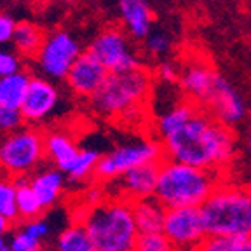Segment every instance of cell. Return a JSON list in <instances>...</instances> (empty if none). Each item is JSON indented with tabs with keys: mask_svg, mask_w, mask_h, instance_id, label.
Wrapping results in <instances>:
<instances>
[{
	"mask_svg": "<svg viewBox=\"0 0 251 251\" xmlns=\"http://www.w3.org/2000/svg\"><path fill=\"white\" fill-rule=\"evenodd\" d=\"M199 110L206 112L215 121L227 126L230 129L239 122H243L248 114L246 103H244V98L239 94V91L220 74L216 77V82L209 93L208 100L204 101V105Z\"/></svg>",
	"mask_w": 251,
	"mask_h": 251,
	"instance_id": "cell-12",
	"label": "cell"
},
{
	"mask_svg": "<svg viewBox=\"0 0 251 251\" xmlns=\"http://www.w3.org/2000/svg\"><path fill=\"white\" fill-rule=\"evenodd\" d=\"M0 251H11V250H9V248H7V246H5V248H4V250H0ZM40 251H42V250H40Z\"/></svg>",
	"mask_w": 251,
	"mask_h": 251,
	"instance_id": "cell-40",
	"label": "cell"
},
{
	"mask_svg": "<svg viewBox=\"0 0 251 251\" xmlns=\"http://www.w3.org/2000/svg\"><path fill=\"white\" fill-rule=\"evenodd\" d=\"M152 91V75L145 68L108 74L103 86L89 98L96 114L108 119H131Z\"/></svg>",
	"mask_w": 251,
	"mask_h": 251,
	"instance_id": "cell-5",
	"label": "cell"
},
{
	"mask_svg": "<svg viewBox=\"0 0 251 251\" xmlns=\"http://www.w3.org/2000/svg\"><path fill=\"white\" fill-rule=\"evenodd\" d=\"M164 159V150L159 140L141 138V140L124 141L121 145L110 149L108 152L101 153L94 169L93 180L105 185L121 178L131 169L145 164H161Z\"/></svg>",
	"mask_w": 251,
	"mask_h": 251,
	"instance_id": "cell-7",
	"label": "cell"
},
{
	"mask_svg": "<svg viewBox=\"0 0 251 251\" xmlns=\"http://www.w3.org/2000/svg\"><path fill=\"white\" fill-rule=\"evenodd\" d=\"M59 105H61V93L56 84L40 75H31L26 94L20 106L23 121L37 127L54 117L58 114Z\"/></svg>",
	"mask_w": 251,
	"mask_h": 251,
	"instance_id": "cell-11",
	"label": "cell"
},
{
	"mask_svg": "<svg viewBox=\"0 0 251 251\" xmlns=\"http://www.w3.org/2000/svg\"><path fill=\"white\" fill-rule=\"evenodd\" d=\"M101 152L98 149H78L72 168L67 171V183H86L94 176V169L98 164Z\"/></svg>",
	"mask_w": 251,
	"mask_h": 251,
	"instance_id": "cell-24",
	"label": "cell"
},
{
	"mask_svg": "<svg viewBox=\"0 0 251 251\" xmlns=\"http://www.w3.org/2000/svg\"><path fill=\"white\" fill-rule=\"evenodd\" d=\"M56 251H96L82 224H70L63 228L54 239Z\"/></svg>",
	"mask_w": 251,
	"mask_h": 251,
	"instance_id": "cell-25",
	"label": "cell"
},
{
	"mask_svg": "<svg viewBox=\"0 0 251 251\" xmlns=\"http://www.w3.org/2000/svg\"><path fill=\"white\" fill-rule=\"evenodd\" d=\"M119 18L126 35L134 40H143L153 28L155 14L149 0H119Z\"/></svg>",
	"mask_w": 251,
	"mask_h": 251,
	"instance_id": "cell-16",
	"label": "cell"
},
{
	"mask_svg": "<svg viewBox=\"0 0 251 251\" xmlns=\"http://www.w3.org/2000/svg\"><path fill=\"white\" fill-rule=\"evenodd\" d=\"M21 227L25 228V230L28 232V234L33 237V239H37L40 244L46 243L49 237H51V232H52V225L51 222L47 218H44V216H40V218H35L31 220V222H25Z\"/></svg>",
	"mask_w": 251,
	"mask_h": 251,
	"instance_id": "cell-32",
	"label": "cell"
},
{
	"mask_svg": "<svg viewBox=\"0 0 251 251\" xmlns=\"http://www.w3.org/2000/svg\"><path fill=\"white\" fill-rule=\"evenodd\" d=\"M28 181L44 211L54 208L67 188V176L56 168L37 169L31 176H28Z\"/></svg>",
	"mask_w": 251,
	"mask_h": 251,
	"instance_id": "cell-17",
	"label": "cell"
},
{
	"mask_svg": "<svg viewBox=\"0 0 251 251\" xmlns=\"http://www.w3.org/2000/svg\"><path fill=\"white\" fill-rule=\"evenodd\" d=\"M159 175V164H145L122 175L121 178L103 185L108 199H122L127 202L153 197Z\"/></svg>",
	"mask_w": 251,
	"mask_h": 251,
	"instance_id": "cell-13",
	"label": "cell"
},
{
	"mask_svg": "<svg viewBox=\"0 0 251 251\" xmlns=\"http://www.w3.org/2000/svg\"><path fill=\"white\" fill-rule=\"evenodd\" d=\"M143 46H145V51L149 56H152V58H164L173 49V37L166 30L152 28V31L143 39Z\"/></svg>",
	"mask_w": 251,
	"mask_h": 251,
	"instance_id": "cell-27",
	"label": "cell"
},
{
	"mask_svg": "<svg viewBox=\"0 0 251 251\" xmlns=\"http://www.w3.org/2000/svg\"><path fill=\"white\" fill-rule=\"evenodd\" d=\"M58 2L65 5H72V4H75V2H78V0H58Z\"/></svg>",
	"mask_w": 251,
	"mask_h": 251,
	"instance_id": "cell-38",
	"label": "cell"
},
{
	"mask_svg": "<svg viewBox=\"0 0 251 251\" xmlns=\"http://www.w3.org/2000/svg\"><path fill=\"white\" fill-rule=\"evenodd\" d=\"M5 244H7V243H5V237H0V250H4Z\"/></svg>",
	"mask_w": 251,
	"mask_h": 251,
	"instance_id": "cell-39",
	"label": "cell"
},
{
	"mask_svg": "<svg viewBox=\"0 0 251 251\" xmlns=\"http://www.w3.org/2000/svg\"><path fill=\"white\" fill-rule=\"evenodd\" d=\"M162 234L175 246V250H196L206 237L201 208L166 209L162 222Z\"/></svg>",
	"mask_w": 251,
	"mask_h": 251,
	"instance_id": "cell-10",
	"label": "cell"
},
{
	"mask_svg": "<svg viewBox=\"0 0 251 251\" xmlns=\"http://www.w3.org/2000/svg\"><path fill=\"white\" fill-rule=\"evenodd\" d=\"M11 251H40L42 250V244L37 239H33L23 227L16 228L11 232V237H9V243L5 244Z\"/></svg>",
	"mask_w": 251,
	"mask_h": 251,
	"instance_id": "cell-30",
	"label": "cell"
},
{
	"mask_svg": "<svg viewBox=\"0 0 251 251\" xmlns=\"http://www.w3.org/2000/svg\"><path fill=\"white\" fill-rule=\"evenodd\" d=\"M80 44L72 33L56 30L51 35L44 37V42L37 51L35 65L40 77L47 80H65L68 70L80 56Z\"/></svg>",
	"mask_w": 251,
	"mask_h": 251,
	"instance_id": "cell-9",
	"label": "cell"
},
{
	"mask_svg": "<svg viewBox=\"0 0 251 251\" xmlns=\"http://www.w3.org/2000/svg\"><path fill=\"white\" fill-rule=\"evenodd\" d=\"M180 70L181 68L178 67L175 61L164 59V61H161L157 65L155 74H157V78H159L162 84H166V86H175V84H178V80H180Z\"/></svg>",
	"mask_w": 251,
	"mask_h": 251,
	"instance_id": "cell-33",
	"label": "cell"
},
{
	"mask_svg": "<svg viewBox=\"0 0 251 251\" xmlns=\"http://www.w3.org/2000/svg\"><path fill=\"white\" fill-rule=\"evenodd\" d=\"M159 143L166 159L218 173L234 159L237 150L234 131L199 108L187 124Z\"/></svg>",
	"mask_w": 251,
	"mask_h": 251,
	"instance_id": "cell-1",
	"label": "cell"
},
{
	"mask_svg": "<svg viewBox=\"0 0 251 251\" xmlns=\"http://www.w3.org/2000/svg\"><path fill=\"white\" fill-rule=\"evenodd\" d=\"M131 209H133L134 224L140 234H155L162 230L166 208L155 197H147V199L131 202Z\"/></svg>",
	"mask_w": 251,
	"mask_h": 251,
	"instance_id": "cell-19",
	"label": "cell"
},
{
	"mask_svg": "<svg viewBox=\"0 0 251 251\" xmlns=\"http://www.w3.org/2000/svg\"><path fill=\"white\" fill-rule=\"evenodd\" d=\"M25 121L21 117L20 110L7 108L0 105V136H5L9 133H14L16 129L23 127Z\"/></svg>",
	"mask_w": 251,
	"mask_h": 251,
	"instance_id": "cell-31",
	"label": "cell"
},
{
	"mask_svg": "<svg viewBox=\"0 0 251 251\" xmlns=\"http://www.w3.org/2000/svg\"><path fill=\"white\" fill-rule=\"evenodd\" d=\"M106 77H108V72L103 68L101 63L86 51L80 52V56L75 59L65 80L74 94L80 98H91L103 86Z\"/></svg>",
	"mask_w": 251,
	"mask_h": 251,
	"instance_id": "cell-14",
	"label": "cell"
},
{
	"mask_svg": "<svg viewBox=\"0 0 251 251\" xmlns=\"http://www.w3.org/2000/svg\"><path fill=\"white\" fill-rule=\"evenodd\" d=\"M201 215L208 235L251 237V187L220 183Z\"/></svg>",
	"mask_w": 251,
	"mask_h": 251,
	"instance_id": "cell-4",
	"label": "cell"
},
{
	"mask_svg": "<svg viewBox=\"0 0 251 251\" xmlns=\"http://www.w3.org/2000/svg\"><path fill=\"white\" fill-rule=\"evenodd\" d=\"M133 251H176L175 246L166 239L162 232L155 234H140Z\"/></svg>",
	"mask_w": 251,
	"mask_h": 251,
	"instance_id": "cell-29",
	"label": "cell"
},
{
	"mask_svg": "<svg viewBox=\"0 0 251 251\" xmlns=\"http://www.w3.org/2000/svg\"><path fill=\"white\" fill-rule=\"evenodd\" d=\"M44 42V31L37 26L35 23L30 21H21L16 23L14 35H12V44L18 49L21 56H33L37 54V51L40 49Z\"/></svg>",
	"mask_w": 251,
	"mask_h": 251,
	"instance_id": "cell-23",
	"label": "cell"
},
{
	"mask_svg": "<svg viewBox=\"0 0 251 251\" xmlns=\"http://www.w3.org/2000/svg\"><path fill=\"white\" fill-rule=\"evenodd\" d=\"M196 112H197V106L185 98L176 101L175 105H171L169 108H166L157 117L155 122V134L159 138V141L162 138L169 136L171 133H175V131H178L183 124H187Z\"/></svg>",
	"mask_w": 251,
	"mask_h": 251,
	"instance_id": "cell-20",
	"label": "cell"
},
{
	"mask_svg": "<svg viewBox=\"0 0 251 251\" xmlns=\"http://www.w3.org/2000/svg\"><path fill=\"white\" fill-rule=\"evenodd\" d=\"M14 187H16L14 202H16L18 220L25 224V222H31V220L40 218L46 211L42 209L39 199H37V196L31 190L28 178H16Z\"/></svg>",
	"mask_w": 251,
	"mask_h": 251,
	"instance_id": "cell-22",
	"label": "cell"
},
{
	"mask_svg": "<svg viewBox=\"0 0 251 251\" xmlns=\"http://www.w3.org/2000/svg\"><path fill=\"white\" fill-rule=\"evenodd\" d=\"M14 197H16L14 181L9 180V178H0V216L7 218L11 224L18 222Z\"/></svg>",
	"mask_w": 251,
	"mask_h": 251,
	"instance_id": "cell-28",
	"label": "cell"
},
{
	"mask_svg": "<svg viewBox=\"0 0 251 251\" xmlns=\"http://www.w3.org/2000/svg\"><path fill=\"white\" fill-rule=\"evenodd\" d=\"M220 183L222 175L218 171L192 168L171 159H164L159 164L153 197L166 209L201 208Z\"/></svg>",
	"mask_w": 251,
	"mask_h": 251,
	"instance_id": "cell-2",
	"label": "cell"
},
{
	"mask_svg": "<svg viewBox=\"0 0 251 251\" xmlns=\"http://www.w3.org/2000/svg\"><path fill=\"white\" fill-rule=\"evenodd\" d=\"M194 251H251V237L206 235Z\"/></svg>",
	"mask_w": 251,
	"mask_h": 251,
	"instance_id": "cell-26",
	"label": "cell"
},
{
	"mask_svg": "<svg viewBox=\"0 0 251 251\" xmlns=\"http://www.w3.org/2000/svg\"><path fill=\"white\" fill-rule=\"evenodd\" d=\"M30 78L31 74H28L26 70H20L7 77H0V105L20 110Z\"/></svg>",
	"mask_w": 251,
	"mask_h": 251,
	"instance_id": "cell-21",
	"label": "cell"
},
{
	"mask_svg": "<svg viewBox=\"0 0 251 251\" xmlns=\"http://www.w3.org/2000/svg\"><path fill=\"white\" fill-rule=\"evenodd\" d=\"M20 70H23L20 56L0 47V77H7V75L16 74Z\"/></svg>",
	"mask_w": 251,
	"mask_h": 251,
	"instance_id": "cell-34",
	"label": "cell"
},
{
	"mask_svg": "<svg viewBox=\"0 0 251 251\" xmlns=\"http://www.w3.org/2000/svg\"><path fill=\"white\" fill-rule=\"evenodd\" d=\"M87 52L98 59L108 74H122L143 68L131 39L117 26L103 28L93 39Z\"/></svg>",
	"mask_w": 251,
	"mask_h": 251,
	"instance_id": "cell-8",
	"label": "cell"
},
{
	"mask_svg": "<svg viewBox=\"0 0 251 251\" xmlns=\"http://www.w3.org/2000/svg\"><path fill=\"white\" fill-rule=\"evenodd\" d=\"M80 147L74 140L70 133L63 129H52L44 133V152H46V161L52 164V168L59 169L63 175L72 168L75 157Z\"/></svg>",
	"mask_w": 251,
	"mask_h": 251,
	"instance_id": "cell-18",
	"label": "cell"
},
{
	"mask_svg": "<svg viewBox=\"0 0 251 251\" xmlns=\"http://www.w3.org/2000/svg\"><path fill=\"white\" fill-rule=\"evenodd\" d=\"M82 224L96 251H133L140 232L134 224L131 202L103 199L93 208H80Z\"/></svg>",
	"mask_w": 251,
	"mask_h": 251,
	"instance_id": "cell-3",
	"label": "cell"
},
{
	"mask_svg": "<svg viewBox=\"0 0 251 251\" xmlns=\"http://www.w3.org/2000/svg\"><path fill=\"white\" fill-rule=\"evenodd\" d=\"M11 230H12L11 222L7 218H4V216H0V237H5Z\"/></svg>",
	"mask_w": 251,
	"mask_h": 251,
	"instance_id": "cell-36",
	"label": "cell"
},
{
	"mask_svg": "<svg viewBox=\"0 0 251 251\" xmlns=\"http://www.w3.org/2000/svg\"><path fill=\"white\" fill-rule=\"evenodd\" d=\"M44 161V131L39 127L23 126L0 136V169L14 180L31 176Z\"/></svg>",
	"mask_w": 251,
	"mask_h": 251,
	"instance_id": "cell-6",
	"label": "cell"
},
{
	"mask_svg": "<svg viewBox=\"0 0 251 251\" xmlns=\"http://www.w3.org/2000/svg\"><path fill=\"white\" fill-rule=\"evenodd\" d=\"M244 149L251 153V127H248L246 133H244Z\"/></svg>",
	"mask_w": 251,
	"mask_h": 251,
	"instance_id": "cell-37",
	"label": "cell"
},
{
	"mask_svg": "<svg viewBox=\"0 0 251 251\" xmlns=\"http://www.w3.org/2000/svg\"><path fill=\"white\" fill-rule=\"evenodd\" d=\"M216 77H218V72L213 70L208 63L194 59V61L185 63L183 68L180 70L178 86L183 91V98L194 103L197 108H201L204 101L208 100L216 82Z\"/></svg>",
	"mask_w": 251,
	"mask_h": 251,
	"instance_id": "cell-15",
	"label": "cell"
},
{
	"mask_svg": "<svg viewBox=\"0 0 251 251\" xmlns=\"http://www.w3.org/2000/svg\"><path fill=\"white\" fill-rule=\"evenodd\" d=\"M16 30V21L11 14L0 11V47L12 42V35Z\"/></svg>",
	"mask_w": 251,
	"mask_h": 251,
	"instance_id": "cell-35",
	"label": "cell"
}]
</instances>
